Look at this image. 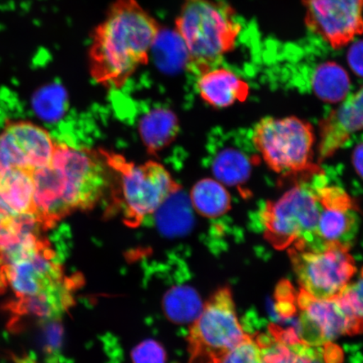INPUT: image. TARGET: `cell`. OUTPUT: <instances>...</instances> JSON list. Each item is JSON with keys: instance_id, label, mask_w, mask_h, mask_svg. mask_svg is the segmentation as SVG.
<instances>
[{"instance_id": "obj_13", "label": "cell", "mask_w": 363, "mask_h": 363, "mask_svg": "<svg viewBox=\"0 0 363 363\" xmlns=\"http://www.w3.org/2000/svg\"><path fill=\"white\" fill-rule=\"evenodd\" d=\"M315 192L321 211L317 226L319 243L340 242L349 245L357 226V204L343 189L328 186L326 182L316 185Z\"/></svg>"}, {"instance_id": "obj_17", "label": "cell", "mask_w": 363, "mask_h": 363, "mask_svg": "<svg viewBox=\"0 0 363 363\" xmlns=\"http://www.w3.org/2000/svg\"><path fill=\"white\" fill-rule=\"evenodd\" d=\"M0 204L16 216H33V172L0 169Z\"/></svg>"}, {"instance_id": "obj_3", "label": "cell", "mask_w": 363, "mask_h": 363, "mask_svg": "<svg viewBox=\"0 0 363 363\" xmlns=\"http://www.w3.org/2000/svg\"><path fill=\"white\" fill-rule=\"evenodd\" d=\"M242 30L235 9L222 0H183L175 19V33L188 54L186 67L197 76L220 66Z\"/></svg>"}, {"instance_id": "obj_6", "label": "cell", "mask_w": 363, "mask_h": 363, "mask_svg": "<svg viewBox=\"0 0 363 363\" xmlns=\"http://www.w3.org/2000/svg\"><path fill=\"white\" fill-rule=\"evenodd\" d=\"M252 142L263 161L277 174H311L314 131L310 123L297 117L263 118L254 127Z\"/></svg>"}, {"instance_id": "obj_4", "label": "cell", "mask_w": 363, "mask_h": 363, "mask_svg": "<svg viewBox=\"0 0 363 363\" xmlns=\"http://www.w3.org/2000/svg\"><path fill=\"white\" fill-rule=\"evenodd\" d=\"M1 277L16 296L31 298L50 315L65 305V274L52 250L39 235L0 256Z\"/></svg>"}, {"instance_id": "obj_2", "label": "cell", "mask_w": 363, "mask_h": 363, "mask_svg": "<svg viewBox=\"0 0 363 363\" xmlns=\"http://www.w3.org/2000/svg\"><path fill=\"white\" fill-rule=\"evenodd\" d=\"M108 167L101 152L57 144L51 163L33 174L34 216L40 225L47 229L96 206L108 188Z\"/></svg>"}, {"instance_id": "obj_1", "label": "cell", "mask_w": 363, "mask_h": 363, "mask_svg": "<svg viewBox=\"0 0 363 363\" xmlns=\"http://www.w3.org/2000/svg\"><path fill=\"white\" fill-rule=\"evenodd\" d=\"M162 26L138 0H115L91 35L89 70L95 83L120 89L147 65Z\"/></svg>"}, {"instance_id": "obj_18", "label": "cell", "mask_w": 363, "mask_h": 363, "mask_svg": "<svg viewBox=\"0 0 363 363\" xmlns=\"http://www.w3.org/2000/svg\"><path fill=\"white\" fill-rule=\"evenodd\" d=\"M256 157L235 145H225L213 156L211 167L218 182L231 187L247 183Z\"/></svg>"}, {"instance_id": "obj_19", "label": "cell", "mask_w": 363, "mask_h": 363, "mask_svg": "<svg viewBox=\"0 0 363 363\" xmlns=\"http://www.w3.org/2000/svg\"><path fill=\"white\" fill-rule=\"evenodd\" d=\"M140 138L150 153L169 147L179 131V122L174 112L155 108L142 117L139 123Z\"/></svg>"}, {"instance_id": "obj_20", "label": "cell", "mask_w": 363, "mask_h": 363, "mask_svg": "<svg viewBox=\"0 0 363 363\" xmlns=\"http://www.w3.org/2000/svg\"><path fill=\"white\" fill-rule=\"evenodd\" d=\"M350 76L345 68L333 61L320 63L311 78V88L320 101L340 104L351 92Z\"/></svg>"}, {"instance_id": "obj_26", "label": "cell", "mask_w": 363, "mask_h": 363, "mask_svg": "<svg viewBox=\"0 0 363 363\" xmlns=\"http://www.w3.org/2000/svg\"><path fill=\"white\" fill-rule=\"evenodd\" d=\"M131 356L133 363H166L167 359L164 349L152 340L136 346Z\"/></svg>"}, {"instance_id": "obj_28", "label": "cell", "mask_w": 363, "mask_h": 363, "mask_svg": "<svg viewBox=\"0 0 363 363\" xmlns=\"http://www.w3.org/2000/svg\"><path fill=\"white\" fill-rule=\"evenodd\" d=\"M352 161L357 174L363 179V143L358 144L354 149Z\"/></svg>"}, {"instance_id": "obj_21", "label": "cell", "mask_w": 363, "mask_h": 363, "mask_svg": "<svg viewBox=\"0 0 363 363\" xmlns=\"http://www.w3.org/2000/svg\"><path fill=\"white\" fill-rule=\"evenodd\" d=\"M195 210L207 218L224 216L230 208V196L225 186L215 179H204L194 186L190 194Z\"/></svg>"}, {"instance_id": "obj_14", "label": "cell", "mask_w": 363, "mask_h": 363, "mask_svg": "<svg viewBox=\"0 0 363 363\" xmlns=\"http://www.w3.org/2000/svg\"><path fill=\"white\" fill-rule=\"evenodd\" d=\"M363 130V85L350 94L320 124L319 160H325Z\"/></svg>"}, {"instance_id": "obj_11", "label": "cell", "mask_w": 363, "mask_h": 363, "mask_svg": "<svg viewBox=\"0 0 363 363\" xmlns=\"http://www.w3.org/2000/svg\"><path fill=\"white\" fill-rule=\"evenodd\" d=\"M308 30L334 50L363 34V0H303Z\"/></svg>"}, {"instance_id": "obj_12", "label": "cell", "mask_w": 363, "mask_h": 363, "mask_svg": "<svg viewBox=\"0 0 363 363\" xmlns=\"http://www.w3.org/2000/svg\"><path fill=\"white\" fill-rule=\"evenodd\" d=\"M57 144L48 131L30 121L8 122L0 133V169L34 172L48 167Z\"/></svg>"}, {"instance_id": "obj_25", "label": "cell", "mask_w": 363, "mask_h": 363, "mask_svg": "<svg viewBox=\"0 0 363 363\" xmlns=\"http://www.w3.org/2000/svg\"><path fill=\"white\" fill-rule=\"evenodd\" d=\"M337 298L343 307L363 325V267L355 282L349 284Z\"/></svg>"}, {"instance_id": "obj_16", "label": "cell", "mask_w": 363, "mask_h": 363, "mask_svg": "<svg viewBox=\"0 0 363 363\" xmlns=\"http://www.w3.org/2000/svg\"><path fill=\"white\" fill-rule=\"evenodd\" d=\"M262 363H340L342 352L333 344L324 348L307 346L301 342H289L274 337L259 340Z\"/></svg>"}, {"instance_id": "obj_10", "label": "cell", "mask_w": 363, "mask_h": 363, "mask_svg": "<svg viewBox=\"0 0 363 363\" xmlns=\"http://www.w3.org/2000/svg\"><path fill=\"white\" fill-rule=\"evenodd\" d=\"M298 305L301 308L298 337L307 346H325L343 335L363 333V325L343 307L337 297L320 301L301 289Z\"/></svg>"}, {"instance_id": "obj_27", "label": "cell", "mask_w": 363, "mask_h": 363, "mask_svg": "<svg viewBox=\"0 0 363 363\" xmlns=\"http://www.w3.org/2000/svg\"><path fill=\"white\" fill-rule=\"evenodd\" d=\"M347 62L354 74L363 78V40H357L349 48Z\"/></svg>"}, {"instance_id": "obj_22", "label": "cell", "mask_w": 363, "mask_h": 363, "mask_svg": "<svg viewBox=\"0 0 363 363\" xmlns=\"http://www.w3.org/2000/svg\"><path fill=\"white\" fill-rule=\"evenodd\" d=\"M203 306L199 294L189 287L172 289L162 301L166 315L177 324H191L201 314Z\"/></svg>"}, {"instance_id": "obj_8", "label": "cell", "mask_w": 363, "mask_h": 363, "mask_svg": "<svg viewBox=\"0 0 363 363\" xmlns=\"http://www.w3.org/2000/svg\"><path fill=\"white\" fill-rule=\"evenodd\" d=\"M289 254L303 291L320 301L338 297L357 272L349 245L325 242L312 248L292 247Z\"/></svg>"}, {"instance_id": "obj_15", "label": "cell", "mask_w": 363, "mask_h": 363, "mask_svg": "<svg viewBox=\"0 0 363 363\" xmlns=\"http://www.w3.org/2000/svg\"><path fill=\"white\" fill-rule=\"evenodd\" d=\"M197 78L199 96L213 108L230 107L235 103L244 102L248 97L249 84L228 68L213 67Z\"/></svg>"}, {"instance_id": "obj_9", "label": "cell", "mask_w": 363, "mask_h": 363, "mask_svg": "<svg viewBox=\"0 0 363 363\" xmlns=\"http://www.w3.org/2000/svg\"><path fill=\"white\" fill-rule=\"evenodd\" d=\"M238 320L233 293L221 288L203 303L189 326V363H211L246 337Z\"/></svg>"}, {"instance_id": "obj_23", "label": "cell", "mask_w": 363, "mask_h": 363, "mask_svg": "<svg viewBox=\"0 0 363 363\" xmlns=\"http://www.w3.org/2000/svg\"><path fill=\"white\" fill-rule=\"evenodd\" d=\"M33 103V110L40 119L53 122L65 115L67 108V94L61 85L48 84L36 91Z\"/></svg>"}, {"instance_id": "obj_24", "label": "cell", "mask_w": 363, "mask_h": 363, "mask_svg": "<svg viewBox=\"0 0 363 363\" xmlns=\"http://www.w3.org/2000/svg\"><path fill=\"white\" fill-rule=\"evenodd\" d=\"M211 363H262V348L256 340L247 335L237 346Z\"/></svg>"}, {"instance_id": "obj_5", "label": "cell", "mask_w": 363, "mask_h": 363, "mask_svg": "<svg viewBox=\"0 0 363 363\" xmlns=\"http://www.w3.org/2000/svg\"><path fill=\"white\" fill-rule=\"evenodd\" d=\"M321 207L311 184H298L276 201L267 202L260 212L264 238L276 249L320 246L317 226Z\"/></svg>"}, {"instance_id": "obj_7", "label": "cell", "mask_w": 363, "mask_h": 363, "mask_svg": "<svg viewBox=\"0 0 363 363\" xmlns=\"http://www.w3.org/2000/svg\"><path fill=\"white\" fill-rule=\"evenodd\" d=\"M101 152L120 177L127 225L139 226L180 190L179 184L160 163L150 161L138 165L117 154Z\"/></svg>"}]
</instances>
